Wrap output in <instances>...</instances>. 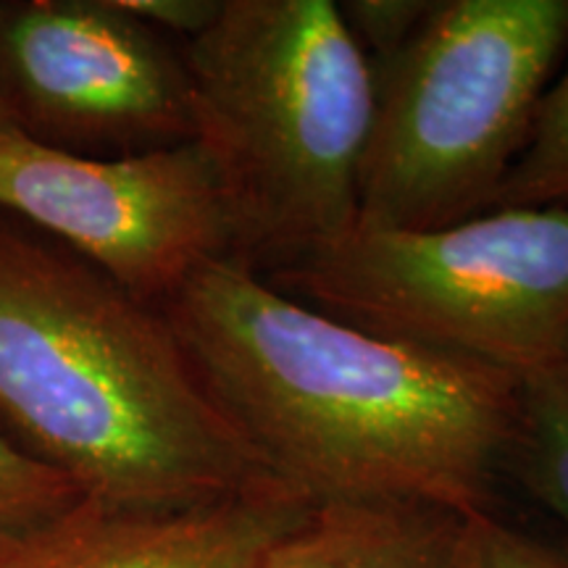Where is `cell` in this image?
I'll list each match as a JSON object with an SVG mask.
<instances>
[{"mask_svg":"<svg viewBox=\"0 0 568 568\" xmlns=\"http://www.w3.org/2000/svg\"><path fill=\"white\" fill-rule=\"evenodd\" d=\"M159 308L222 414L311 503L489 510L518 376L376 335L219 258Z\"/></svg>","mask_w":568,"mask_h":568,"instance_id":"cell-1","label":"cell"},{"mask_svg":"<svg viewBox=\"0 0 568 568\" xmlns=\"http://www.w3.org/2000/svg\"><path fill=\"white\" fill-rule=\"evenodd\" d=\"M0 435L119 510H187L268 479L159 305L0 222Z\"/></svg>","mask_w":568,"mask_h":568,"instance_id":"cell-2","label":"cell"},{"mask_svg":"<svg viewBox=\"0 0 568 568\" xmlns=\"http://www.w3.org/2000/svg\"><path fill=\"white\" fill-rule=\"evenodd\" d=\"M182 53L240 258L272 272L351 232L374 71L337 3L224 0Z\"/></svg>","mask_w":568,"mask_h":568,"instance_id":"cell-3","label":"cell"},{"mask_svg":"<svg viewBox=\"0 0 568 568\" xmlns=\"http://www.w3.org/2000/svg\"><path fill=\"white\" fill-rule=\"evenodd\" d=\"M568 51V0H435L374 71L358 224L437 230L495 205Z\"/></svg>","mask_w":568,"mask_h":568,"instance_id":"cell-4","label":"cell"},{"mask_svg":"<svg viewBox=\"0 0 568 568\" xmlns=\"http://www.w3.org/2000/svg\"><path fill=\"white\" fill-rule=\"evenodd\" d=\"M264 280L361 329L514 376L568 361V203L437 230L355 224Z\"/></svg>","mask_w":568,"mask_h":568,"instance_id":"cell-5","label":"cell"},{"mask_svg":"<svg viewBox=\"0 0 568 568\" xmlns=\"http://www.w3.org/2000/svg\"><path fill=\"white\" fill-rule=\"evenodd\" d=\"M0 209L151 305L172 297L211 261L240 258L230 201L195 140L90 159L40 145L3 124Z\"/></svg>","mask_w":568,"mask_h":568,"instance_id":"cell-6","label":"cell"},{"mask_svg":"<svg viewBox=\"0 0 568 568\" xmlns=\"http://www.w3.org/2000/svg\"><path fill=\"white\" fill-rule=\"evenodd\" d=\"M0 105L30 140L90 159L195 140L182 48L116 0H0Z\"/></svg>","mask_w":568,"mask_h":568,"instance_id":"cell-7","label":"cell"},{"mask_svg":"<svg viewBox=\"0 0 568 568\" xmlns=\"http://www.w3.org/2000/svg\"><path fill=\"white\" fill-rule=\"evenodd\" d=\"M316 503L282 479L187 510L82 500L0 548V568H264Z\"/></svg>","mask_w":568,"mask_h":568,"instance_id":"cell-8","label":"cell"},{"mask_svg":"<svg viewBox=\"0 0 568 568\" xmlns=\"http://www.w3.org/2000/svg\"><path fill=\"white\" fill-rule=\"evenodd\" d=\"M460 518L406 500L316 503L264 568H468Z\"/></svg>","mask_w":568,"mask_h":568,"instance_id":"cell-9","label":"cell"},{"mask_svg":"<svg viewBox=\"0 0 568 568\" xmlns=\"http://www.w3.org/2000/svg\"><path fill=\"white\" fill-rule=\"evenodd\" d=\"M506 468L542 514L568 531V361L518 376Z\"/></svg>","mask_w":568,"mask_h":568,"instance_id":"cell-10","label":"cell"},{"mask_svg":"<svg viewBox=\"0 0 568 568\" xmlns=\"http://www.w3.org/2000/svg\"><path fill=\"white\" fill-rule=\"evenodd\" d=\"M568 203V63L545 90L527 145L503 182L493 209Z\"/></svg>","mask_w":568,"mask_h":568,"instance_id":"cell-11","label":"cell"},{"mask_svg":"<svg viewBox=\"0 0 568 568\" xmlns=\"http://www.w3.org/2000/svg\"><path fill=\"white\" fill-rule=\"evenodd\" d=\"M82 495L0 435V548L67 514Z\"/></svg>","mask_w":568,"mask_h":568,"instance_id":"cell-12","label":"cell"},{"mask_svg":"<svg viewBox=\"0 0 568 568\" xmlns=\"http://www.w3.org/2000/svg\"><path fill=\"white\" fill-rule=\"evenodd\" d=\"M460 545L468 568H568V531L521 527L493 510L460 518Z\"/></svg>","mask_w":568,"mask_h":568,"instance_id":"cell-13","label":"cell"},{"mask_svg":"<svg viewBox=\"0 0 568 568\" xmlns=\"http://www.w3.org/2000/svg\"><path fill=\"white\" fill-rule=\"evenodd\" d=\"M432 3L435 0H345L337 9L372 67H379L414 38Z\"/></svg>","mask_w":568,"mask_h":568,"instance_id":"cell-14","label":"cell"},{"mask_svg":"<svg viewBox=\"0 0 568 568\" xmlns=\"http://www.w3.org/2000/svg\"><path fill=\"white\" fill-rule=\"evenodd\" d=\"M122 9L163 38H201L222 13L224 0H116Z\"/></svg>","mask_w":568,"mask_h":568,"instance_id":"cell-15","label":"cell"},{"mask_svg":"<svg viewBox=\"0 0 568 568\" xmlns=\"http://www.w3.org/2000/svg\"><path fill=\"white\" fill-rule=\"evenodd\" d=\"M3 124H9V119H6V111H3V105H0V126Z\"/></svg>","mask_w":568,"mask_h":568,"instance_id":"cell-16","label":"cell"}]
</instances>
